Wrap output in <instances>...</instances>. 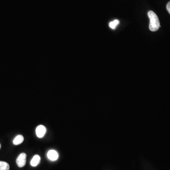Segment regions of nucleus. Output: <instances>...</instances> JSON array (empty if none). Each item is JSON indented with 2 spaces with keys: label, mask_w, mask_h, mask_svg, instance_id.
Here are the masks:
<instances>
[{
  "label": "nucleus",
  "mask_w": 170,
  "mask_h": 170,
  "mask_svg": "<svg viewBox=\"0 0 170 170\" xmlns=\"http://www.w3.org/2000/svg\"><path fill=\"white\" fill-rule=\"evenodd\" d=\"M27 155L25 153H22L18 155L16 159V163L19 167H23L25 165L26 163Z\"/></svg>",
  "instance_id": "obj_2"
},
{
  "label": "nucleus",
  "mask_w": 170,
  "mask_h": 170,
  "mask_svg": "<svg viewBox=\"0 0 170 170\" xmlns=\"http://www.w3.org/2000/svg\"><path fill=\"white\" fill-rule=\"evenodd\" d=\"M0 148H1V145H0Z\"/></svg>",
  "instance_id": "obj_10"
},
{
  "label": "nucleus",
  "mask_w": 170,
  "mask_h": 170,
  "mask_svg": "<svg viewBox=\"0 0 170 170\" xmlns=\"http://www.w3.org/2000/svg\"><path fill=\"white\" fill-rule=\"evenodd\" d=\"M47 157L50 160L55 161L58 159L59 155L58 153L55 150H50L48 151L47 154Z\"/></svg>",
  "instance_id": "obj_4"
},
{
  "label": "nucleus",
  "mask_w": 170,
  "mask_h": 170,
  "mask_svg": "<svg viewBox=\"0 0 170 170\" xmlns=\"http://www.w3.org/2000/svg\"><path fill=\"white\" fill-rule=\"evenodd\" d=\"M40 160H41V158L40 157L39 155H35L31 159L30 165L32 166L35 167L39 165L40 162Z\"/></svg>",
  "instance_id": "obj_5"
},
{
  "label": "nucleus",
  "mask_w": 170,
  "mask_h": 170,
  "mask_svg": "<svg viewBox=\"0 0 170 170\" xmlns=\"http://www.w3.org/2000/svg\"><path fill=\"white\" fill-rule=\"evenodd\" d=\"M24 141V137L22 135H19L16 136L13 140V143L14 145H18L21 144Z\"/></svg>",
  "instance_id": "obj_6"
},
{
  "label": "nucleus",
  "mask_w": 170,
  "mask_h": 170,
  "mask_svg": "<svg viewBox=\"0 0 170 170\" xmlns=\"http://www.w3.org/2000/svg\"><path fill=\"white\" fill-rule=\"evenodd\" d=\"M10 165L6 162L0 161V170H9Z\"/></svg>",
  "instance_id": "obj_7"
},
{
  "label": "nucleus",
  "mask_w": 170,
  "mask_h": 170,
  "mask_svg": "<svg viewBox=\"0 0 170 170\" xmlns=\"http://www.w3.org/2000/svg\"><path fill=\"white\" fill-rule=\"evenodd\" d=\"M166 8H167V11H168V12L170 14V2H169L168 3H167V6H166Z\"/></svg>",
  "instance_id": "obj_9"
},
{
  "label": "nucleus",
  "mask_w": 170,
  "mask_h": 170,
  "mask_svg": "<svg viewBox=\"0 0 170 170\" xmlns=\"http://www.w3.org/2000/svg\"><path fill=\"white\" fill-rule=\"evenodd\" d=\"M119 23H120V22L119 20L115 19V21H112L109 23V27L112 29H115L117 26L119 25Z\"/></svg>",
  "instance_id": "obj_8"
},
{
  "label": "nucleus",
  "mask_w": 170,
  "mask_h": 170,
  "mask_svg": "<svg viewBox=\"0 0 170 170\" xmlns=\"http://www.w3.org/2000/svg\"><path fill=\"white\" fill-rule=\"evenodd\" d=\"M148 16L150 19L149 29L152 32H155L158 30L160 24L159 20L157 15L153 11H149Z\"/></svg>",
  "instance_id": "obj_1"
},
{
  "label": "nucleus",
  "mask_w": 170,
  "mask_h": 170,
  "mask_svg": "<svg viewBox=\"0 0 170 170\" xmlns=\"http://www.w3.org/2000/svg\"><path fill=\"white\" fill-rule=\"evenodd\" d=\"M36 135L39 138H42L46 133V128L43 125H40L36 128Z\"/></svg>",
  "instance_id": "obj_3"
}]
</instances>
